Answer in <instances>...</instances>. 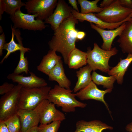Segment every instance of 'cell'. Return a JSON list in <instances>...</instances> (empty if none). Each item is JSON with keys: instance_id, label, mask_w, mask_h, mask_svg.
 <instances>
[{"instance_id": "cell-29", "label": "cell", "mask_w": 132, "mask_h": 132, "mask_svg": "<svg viewBox=\"0 0 132 132\" xmlns=\"http://www.w3.org/2000/svg\"><path fill=\"white\" fill-rule=\"evenodd\" d=\"M62 121L57 120L47 124H41L37 127L38 132H58Z\"/></svg>"}, {"instance_id": "cell-9", "label": "cell", "mask_w": 132, "mask_h": 132, "mask_svg": "<svg viewBox=\"0 0 132 132\" xmlns=\"http://www.w3.org/2000/svg\"><path fill=\"white\" fill-rule=\"evenodd\" d=\"M37 114L41 124H47L53 121L65 120V114L55 107V105L47 99L41 101L34 109Z\"/></svg>"}, {"instance_id": "cell-40", "label": "cell", "mask_w": 132, "mask_h": 132, "mask_svg": "<svg viewBox=\"0 0 132 132\" xmlns=\"http://www.w3.org/2000/svg\"><path fill=\"white\" fill-rule=\"evenodd\" d=\"M20 132H21V131H20Z\"/></svg>"}, {"instance_id": "cell-24", "label": "cell", "mask_w": 132, "mask_h": 132, "mask_svg": "<svg viewBox=\"0 0 132 132\" xmlns=\"http://www.w3.org/2000/svg\"><path fill=\"white\" fill-rule=\"evenodd\" d=\"M12 36L11 39L9 43H6L3 46V49L7 51V53L0 62V64H2L4 60L6 59L10 54L16 51L20 50L25 51L26 52H29L31 50L30 49L25 47L19 44L16 43L14 41V33L13 30L11 29Z\"/></svg>"}, {"instance_id": "cell-25", "label": "cell", "mask_w": 132, "mask_h": 132, "mask_svg": "<svg viewBox=\"0 0 132 132\" xmlns=\"http://www.w3.org/2000/svg\"><path fill=\"white\" fill-rule=\"evenodd\" d=\"M92 81L97 85H101L107 89H112L113 84L116 79L113 76L106 77L99 74L95 71H93L91 75Z\"/></svg>"}, {"instance_id": "cell-16", "label": "cell", "mask_w": 132, "mask_h": 132, "mask_svg": "<svg viewBox=\"0 0 132 132\" xmlns=\"http://www.w3.org/2000/svg\"><path fill=\"white\" fill-rule=\"evenodd\" d=\"M76 130L74 132H102L104 130L113 129L112 127L98 120H79L76 123Z\"/></svg>"}, {"instance_id": "cell-15", "label": "cell", "mask_w": 132, "mask_h": 132, "mask_svg": "<svg viewBox=\"0 0 132 132\" xmlns=\"http://www.w3.org/2000/svg\"><path fill=\"white\" fill-rule=\"evenodd\" d=\"M17 114L20 118L22 132H26L29 129L38 126L39 122V117L34 110L19 109Z\"/></svg>"}, {"instance_id": "cell-27", "label": "cell", "mask_w": 132, "mask_h": 132, "mask_svg": "<svg viewBox=\"0 0 132 132\" xmlns=\"http://www.w3.org/2000/svg\"><path fill=\"white\" fill-rule=\"evenodd\" d=\"M26 51H20L19 61L18 64L14 69L13 73L19 74L23 72H25L27 75L29 72V62L27 57H25L24 54Z\"/></svg>"}, {"instance_id": "cell-11", "label": "cell", "mask_w": 132, "mask_h": 132, "mask_svg": "<svg viewBox=\"0 0 132 132\" xmlns=\"http://www.w3.org/2000/svg\"><path fill=\"white\" fill-rule=\"evenodd\" d=\"M112 90L106 89L104 90H100L98 88L96 84L92 81L88 86L81 89L75 94L76 97L82 100L93 99L102 102L111 115L110 111L108 108V105L104 100V96L107 93L111 92Z\"/></svg>"}, {"instance_id": "cell-34", "label": "cell", "mask_w": 132, "mask_h": 132, "mask_svg": "<svg viewBox=\"0 0 132 132\" xmlns=\"http://www.w3.org/2000/svg\"><path fill=\"white\" fill-rule=\"evenodd\" d=\"M0 132H10L4 121H0Z\"/></svg>"}, {"instance_id": "cell-23", "label": "cell", "mask_w": 132, "mask_h": 132, "mask_svg": "<svg viewBox=\"0 0 132 132\" xmlns=\"http://www.w3.org/2000/svg\"><path fill=\"white\" fill-rule=\"evenodd\" d=\"M25 3L21 0H0V20L4 12L10 16L13 15L17 11L21 10V8L25 6Z\"/></svg>"}, {"instance_id": "cell-37", "label": "cell", "mask_w": 132, "mask_h": 132, "mask_svg": "<svg viewBox=\"0 0 132 132\" xmlns=\"http://www.w3.org/2000/svg\"><path fill=\"white\" fill-rule=\"evenodd\" d=\"M125 129L127 132H132V122L126 125Z\"/></svg>"}, {"instance_id": "cell-19", "label": "cell", "mask_w": 132, "mask_h": 132, "mask_svg": "<svg viewBox=\"0 0 132 132\" xmlns=\"http://www.w3.org/2000/svg\"><path fill=\"white\" fill-rule=\"evenodd\" d=\"M126 23L125 27L117 42L123 53L132 54V22L127 21Z\"/></svg>"}, {"instance_id": "cell-28", "label": "cell", "mask_w": 132, "mask_h": 132, "mask_svg": "<svg viewBox=\"0 0 132 132\" xmlns=\"http://www.w3.org/2000/svg\"><path fill=\"white\" fill-rule=\"evenodd\" d=\"M10 132H20L21 126L19 117L16 114L4 121Z\"/></svg>"}, {"instance_id": "cell-4", "label": "cell", "mask_w": 132, "mask_h": 132, "mask_svg": "<svg viewBox=\"0 0 132 132\" xmlns=\"http://www.w3.org/2000/svg\"><path fill=\"white\" fill-rule=\"evenodd\" d=\"M51 89L49 86L27 88L22 87L21 91L19 109L34 110L42 101L47 99Z\"/></svg>"}, {"instance_id": "cell-33", "label": "cell", "mask_w": 132, "mask_h": 132, "mask_svg": "<svg viewBox=\"0 0 132 132\" xmlns=\"http://www.w3.org/2000/svg\"><path fill=\"white\" fill-rule=\"evenodd\" d=\"M114 0H104L101 2L100 7L104 8L109 6Z\"/></svg>"}, {"instance_id": "cell-35", "label": "cell", "mask_w": 132, "mask_h": 132, "mask_svg": "<svg viewBox=\"0 0 132 132\" xmlns=\"http://www.w3.org/2000/svg\"><path fill=\"white\" fill-rule=\"evenodd\" d=\"M69 3L73 7V9L78 12L79 11L77 5V2L76 0H69Z\"/></svg>"}, {"instance_id": "cell-1", "label": "cell", "mask_w": 132, "mask_h": 132, "mask_svg": "<svg viewBox=\"0 0 132 132\" xmlns=\"http://www.w3.org/2000/svg\"><path fill=\"white\" fill-rule=\"evenodd\" d=\"M78 21L73 15L64 20L57 29L48 43L50 50L60 53L64 62L67 64L70 54L76 47L78 31L75 26Z\"/></svg>"}, {"instance_id": "cell-13", "label": "cell", "mask_w": 132, "mask_h": 132, "mask_svg": "<svg viewBox=\"0 0 132 132\" xmlns=\"http://www.w3.org/2000/svg\"><path fill=\"white\" fill-rule=\"evenodd\" d=\"M29 76L13 73L9 74L7 78L14 82L17 83L22 87L27 88L41 87L47 86V83L43 78L38 77L32 72H30Z\"/></svg>"}, {"instance_id": "cell-10", "label": "cell", "mask_w": 132, "mask_h": 132, "mask_svg": "<svg viewBox=\"0 0 132 132\" xmlns=\"http://www.w3.org/2000/svg\"><path fill=\"white\" fill-rule=\"evenodd\" d=\"M72 8L64 0H58L53 13L44 21V23L50 24L52 29L55 31L64 20L73 16Z\"/></svg>"}, {"instance_id": "cell-20", "label": "cell", "mask_w": 132, "mask_h": 132, "mask_svg": "<svg viewBox=\"0 0 132 132\" xmlns=\"http://www.w3.org/2000/svg\"><path fill=\"white\" fill-rule=\"evenodd\" d=\"M132 62V54H128L125 59H120V61L115 67L111 68L108 72L109 76L115 78L118 84L121 85L123 81V77L128 67Z\"/></svg>"}, {"instance_id": "cell-26", "label": "cell", "mask_w": 132, "mask_h": 132, "mask_svg": "<svg viewBox=\"0 0 132 132\" xmlns=\"http://www.w3.org/2000/svg\"><path fill=\"white\" fill-rule=\"evenodd\" d=\"M99 0L90 1L87 0H78L81 8L80 13L86 14L93 12L98 13L101 12L103 8L99 7L97 4Z\"/></svg>"}, {"instance_id": "cell-21", "label": "cell", "mask_w": 132, "mask_h": 132, "mask_svg": "<svg viewBox=\"0 0 132 132\" xmlns=\"http://www.w3.org/2000/svg\"><path fill=\"white\" fill-rule=\"evenodd\" d=\"M87 64V52L76 47L72 51L69 56L67 64L70 68L77 69Z\"/></svg>"}, {"instance_id": "cell-8", "label": "cell", "mask_w": 132, "mask_h": 132, "mask_svg": "<svg viewBox=\"0 0 132 132\" xmlns=\"http://www.w3.org/2000/svg\"><path fill=\"white\" fill-rule=\"evenodd\" d=\"M37 14L30 15L24 13L21 10L18 11L10 18L13 24V27L15 29H22L33 31H41L47 26L44 22L35 19Z\"/></svg>"}, {"instance_id": "cell-30", "label": "cell", "mask_w": 132, "mask_h": 132, "mask_svg": "<svg viewBox=\"0 0 132 132\" xmlns=\"http://www.w3.org/2000/svg\"><path fill=\"white\" fill-rule=\"evenodd\" d=\"M14 85L12 84L6 82L0 86V95H3L11 91Z\"/></svg>"}, {"instance_id": "cell-7", "label": "cell", "mask_w": 132, "mask_h": 132, "mask_svg": "<svg viewBox=\"0 0 132 132\" xmlns=\"http://www.w3.org/2000/svg\"><path fill=\"white\" fill-rule=\"evenodd\" d=\"M57 0H28L25 3L27 13L37 14L36 19L43 21L53 13L56 7Z\"/></svg>"}, {"instance_id": "cell-22", "label": "cell", "mask_w": 132, "mask_h": 132, "mask_svg": "<svg viewBox=\"0 0 132 132\" xmlns=\"http://www.w3.org/2000/svg\"><path fill=\"white\" fill-rule=\"evenodd\" d=\"M92 71L88 65L81 68L76 72L78 80L73 89L74 92H77L88 86L92 81L91 73Z\"/></svg>"}, {"instance_id": "cell-31", "label": "cell", "mask_w": 132, "mask_h": 132, "mask_svg": "<svg viewBox=\"0 0 132 132\" xmlns=\"http://www.w3.org/2000/svg\"><path fill=\"white\" fill-rule=\"evenodd\" d=\"M5 41V36L4 33H3L0 35V56L2 55L3 54V46L6 43Z\"/></svg>"}, {"instance_id": "cell-14", "label": "cell", "mask_w": 132, "mask_h": 132, "mask_svg": "<svg viewBox=\"0 0 132 132\" xmlns=\"http://www.w3.org/2000/svg\"><path fill=\"white\" fill-rule=\"evenodd\" d=\"M126 22H123L117 28L109 30H106L100 28L93 24L90 23L91 27L96 31L102 37L103 43L101 46L103 49L107 51L110 50L112 49L113 41L117 36H119L125 27Z\"/></svg>"}, {"instance_id": "cell-6", "label": "cell", "mask_w": 132, "mask_h": 132, "mask_svg": "<svg viewBox=\"0 0 132 132\" xmlns=\"http://www.w3.org/2000/svg\"><path fill=\"white\" fill-rule=\"evenodd\" d=\"M132 13V9L123 7L120 4L119 0H114L109 6L95 15L104 22L114 23L125 20Z\"/></svg>"}, {"instance_id": "cell-38", "label": "cell", "mask_w": 132, "mask_h": 132, "mask_svg": "<svg viewBox=\"0 0 132 132\" xmlns=\"http://www.w3.org/2000/svg\"><path fill=\"white\" fill-rule=\"evenodd\" d=\"M38 126L33 127L29 129L26 132H38L37 130Z\"/></svg>"}, {"instance_id": "cell-5", "label": "cell", "mask_w": 132, "mask_h": 132, "mask_svg": "<svg viewBox=\"0 0 132 132\" xmlns=\"http://www.w3.org/2000/svg\"><path fill=\"white\" fill-rule=\"evenodd\" d=\"M22 86L15 85L13 89L3 95L0 99V121H4L17 114Z\"/></svg>"}, {"instance_id": "cell-32", "label": "cell", "mask_w": 132, "mask_h": 132, "mask_svg": "<svg viewBox=\"0 0 132 132\" xmlns=\"http://www.w3.org/2000/svg\"><path fill=\"white\" fill-rule=\"evenodd\" d=\"M120 4L123 7L132 9V0H119Z\"/></svg>"}, {"instance_id": "cell-12", "label": "cell", "mask_w": 132, "mask_h": 132, "mask_svg": "<svg viewBox=\"0 0 132 132\" xmlns=\"http://www.w3.org/2000/svg\"><path fill=\"white\" fill-rule=\"evenodd\" d=\"M71 12L72 15L78 21L81 22L86 21L90 23H94L97 27L104 30L106 29L109 30L116 29L123 22L131 21L132 14L127 18L121 22L116 23H110L104 22L97 17L95 14L93 12L82 14L77 12L73 9L72 10Z\"/></svg>"}, {"instance_id": "cell-39", "label": "cell", "mask_w": 132, "mask_h": 132, "mask_svg": "<svg viewBox=\"0 0 132 132\" xmlns=\"http://www.w3.org/2000/svg\"><path fill=\"white\" fill-rule=\"evenodd\" d=\"M131 22H132V16H131Z\"/></svg>"}, {"instance_id": "cell-17", "label": "cell", "mask_w": 132, "mask_h": 132, "mask_svg": "<svg viewBox=\"0 0 132 132\" xmlns=\"http://www.w3.org/2000/svg\"><path fill=\"white\" fill-rule=\"evenodd\" d=\"M48 80L55 81L62 87L70 89L71 82L66 77L65 73L63 62L61 60L49 73Z\"/></svg>"}, {"instance_id": "cell-2", "label": "cell", "mask_w": 132, "mask_h": 132, "mask_svg": "<svg viewBox=\"0 0 132 132\" xmlns=\"http://www.w3.org/2000/svg\"><path fill=\"white\" fill-rule=\"evenodd\" d=\"M72 92L71 89L55 85L49 91L47 99L57 107H61L62 111L65 112H74L76 107H85L87 104L77 100L75 94Z\"/></svg>"}, {"instance_id": "cell-36", "label": "cell", "mask_w": 132, "mask_h": 132, "mask_svg": "<svg viewBox=\"0 0 132 132\" xmlns=\"http://www.w3.org/2000/svg\"><path fill=\"white\" fill-rule=\"evenodd\" d=\"M86 35L85 32L83 31H78L77 35V38L78 40H82Z\"/></svg>"}, {"instance_id": "cell-18", "label": "cell", "mask_w": 132, "mask_h": 132, "mask_svg": "<svg viewBox=\"0 0 132 132\" xmlns=\"http://www.w3.org/2000/svg\"><path fill=\"white\" fill-rule=\"evenodd\" d=\"M56 51L50 50L44 55L39 64L37 67L38 70L48 75L51 71L61 60V57L57 55Z\"/></svg>"}, {"instance_id": "cell-3", "label": "cell", "mask_w": 132, "mask_h": 132, "mask_svg": "<svg viewBox=\"0 0 132 132\" xmlns=\"http://www.w3.org/2000/svg\"><path fill=\"white\" fill-rule=\"evenodd\" d=\"M118 51L116 47L112 48L110 51L104 50L95 43L93 49L89 48L87 52V64L93 71L98 69L108 73L111 68L109 65V60L111 56L116 55Z\"/></svg>"}]
</instances>
